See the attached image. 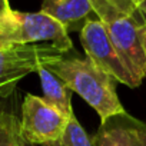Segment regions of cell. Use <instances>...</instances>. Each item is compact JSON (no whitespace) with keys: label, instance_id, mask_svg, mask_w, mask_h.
<instances>
[{"label":"cell","instance_id":"4","mask_svg":"<svg viewBox=\"0 0 146 146\" xmlns=\"http://www.w3.org/2000/svg\"><path fill=\"white\" fill-rule=\"evenodd\" d=\"M69 119L43 98L27 93L22 103V137L30 145L63 146Z\"/></svg>","mask_w":146,"mask_h":146},{"label":"cell","instance_id":"8","mask_svg":"<svg viewBox=\"0 0 146 146\" xmlns=\"http://www.w3.org/2000/svg\"><path fill=\"white\" fill-rule=\"evenodd\" d=\"M42 12L56 19L69 33L80 32L90 15H95L92 0H43Z\"/></svg>","mask_w":146,"mask_h":146},{"label":"cell","instance_id":"3","mask_svg":"<svg viewBox=\"0 0 146 146\" xmlns=\"http://www.w3.org/2000/svg\"><path fill=\"white\" fill-rule=\"evenodd\" d=\"M0 30L12 44H37L50 42V44L63 53L73 49L69 32L63 25L42 10L26 13L12 9L0 19Z\"/></svg>","mask_w":146,"mask_h":146},{"label":"cell","instance_id":"10","mask_svg":"<svg viewBox=\"0 0 146 146\" xmlns=\"http://www.w3.org/2000/svg\"><path fill=\"white\" fill-rule=\"evenodd\" d=\"M0 146H27L20 133V119L0 109Z\"/></svg>","mask_w":146,"mask_h":146},{"label":"cell","instance_id":"7","mask_svg":"<svg viewBox=\"0 0 146 146\" xmlns=\"http://www.w3.org/2000/svg\"><path fill=\"white\" fill-rule=\"evenodd\" d=\"M93 139L96 146H146V122L127 112L112 116L100 122Z\"/></svg>","mask_w":146,"mask_h":146},{"label":"cell","instance_id":"16","mask_svg":"<svg viewBox=\"0 0 146 146\" xmlns=\"http://www.w3.org/2000/svg\"><path fill=\"white\" fill-rule=\"evenodd\" d=\"M140 36H142V43H143V47L146 52V22H143L140 26Z\"/></svg>","mask_w":146,"mask_h":146},{"label":"cell","instance_id":"2","mask_svg":"<svg viewBox=\"0 0 146 146\" xmlns=\"http://www.w3.org/2000/svg\"><path fill=\"white\" fill-rule=\"evenodd\" d=\"M95 15L105 25L106 32L127 70L140 85L146 78V52L142 43V16L126 15L106 0H92Z\"/></svg>","mask_w":146,"mask_h":146},{"label":"cell","instance_id":"13","mask_svg":"<svg viewBox=\"0 0 146 146\" xmlns=\"http://www.w3.org/2000/svg\"><path fill=\"white\" fill-rule=\"evenodd\" d=\"M135 10L146 20V0H132Z\"/></svg>","mask_w":146,"mask_h":146},{"label":"cell","instance_id":"6","mask_svg":"<svg viewBox=\"0 0 146 146\" xmlns=\"http://www.w3.org/2000/svg\"><path fill=\"white\" fill-rule=\"evenodd\" d=\"M79 33L86 56L90 57L103 72H106L115 82L123 83L129 88L139 86L112 44L106 27L99 17H90Z\"/></svg>","mask_w":146,"mask_h":146},{"label":"cell","instance_id":"9","mask_svg":"<svg viewBox=\"0 0 146 146\" xmlns=\"http://www.w3.org/2000/svg\"><path fill=\"white\" fill-rule=\"evenodd\" d=\"M37 75L40 79L42 90H43V99L59 109L64 116L70 117L73 115L72 108V90L56 76L50 70H47L43 64L37 67Z\"/></svg>","mask_w":146,"mask_h":146},{"label":"cell","instance_id":"12","mask_svg":"<svg viewBox=\"0 0 146 146\" xmlns=\"http://www.w3.org/2000/svg\"><path fill=\"white\" fill-rule=\"evenodd\" d=\"M106 2L110 3V5H112L113 7H116L117 10L126 13V15L140 16V15L135 10V7H133V5H132V0H106Z\"/></svg>","mask_w":146,"mask_h":146},{"label":"cell","instance_id":"5","mask_svg":"<svg viewBox=\"0 0 146 146\" xmlns=\"http://www.w3.org/2000/svg\"><path fill=\"white\" fill-rule=\"evenodd\" d=\"M66 53L53 44H13L0 49V100L7 98L17 83L39 66L56 60Z\"/></svg>","mask_w":146,"mask_h":146},{"label":"cell","instance_id":"1","mask_svg":"<svg viewBox=\"0 0 146 146\" xmlns=\"http://www.w3.org/2000/svg\"><path fill=\"white\" fill-rule=\"evenodd\" d=\"M43 66L92 106L99 115L100 122L126 113L116 93V82L90 57L62 56Z\"/></svg>","mask_w":146,"mask_h":146},{"label":"cell","instance_id":"15","mask_svg":"<svg viewBox=\"0 0 146 146\" xmlns=\"http://www.w3.org/2000/svg\"><path fill=\"white\" fill-rule=\"evenodd\" d=\"M10 46H13L10 42H9V39L5 36V33L0 30V49H6V47H10Z\"/></svg>","mask_w":146,"mask_h":146},{"label":"cell","instance_id":"11","mask_svg":"<svg viewBox=\"0 0 146 146\" xmlns=\"http://www.w3.org/2000/svg\"><path fill=\"white\" fill-rule=\"evenodd\" d=\"M63 146H96L93 136H90L83 129L75 113L69 119L66 133L63 137Z\"/></svg>","mask_w":146,"mask_h":146},{"label":"cell","instance_id":"14","mask_svg":"<svg viewBox=\"0 0 146 146\" xmlns=\"http://www.w3.org/2000/svg\"><path fill=\"white\" fill-rule=\"evenodd\" d=\"M10 10H12V7L9 5V0H0V19L6 16Z\"/></svg>","mask_w":146,"mask_h":146}]
</instances>
